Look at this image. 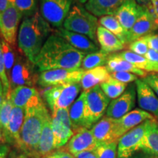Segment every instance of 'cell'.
<instances>
[{"mask_svg": "<svg viewBox=\"0 0 158 158\" xmlns=\"http://www.w3.org/2000/svg\"><path fill=\"white\" fill-rule=\"evenodd\" d=\"M86 54L73 48L62 37L52 33L43 45L35 65L40 72L56 69L77 70L81 68Z\"/></svg>", "mask_w": 158, "mask_h": 158, "instance_id": "6da1fadb", "label": "cell"}, {"mask_svg": "<svg viewBox=\"0 0 158 158\" xmlns=\"http://www.w3.org/2000/svg\"><path fill=\"white\" fill-rule=\"evenodd\" d=\"M52 31L51 25L37 12L30 17L23 18L18 33L20 52L35 64L43 45Z\"/></svg>", "mask_w": 158, "mask_h": 158, "instance_id": "7a4b0ae2", "label": "cell"}, {"mask_svg": "<svg viewBox=\"0 0 158 158\" xmlns=\"http://www.w3.org/2000/svg\"><path fill=\"white\" fill-rule=\"evenodd\" d=\"M48 115L50 114L44 102L25 109L24 120L21 131L20 151L36 158L43 124Z\"/></svg>", "mask_w": 158, "mask_h": 158, "instance_id": "3957f363", "label": "cell"}, {"mask_svg": "<svg viewBox=\"0 0 158 158\" xmlns=\"http://www.w3.org/2000/svg\"><path fill=\"white\" fill-rule=\"evenodd\" d=\"M99 21L96 16L89 13L85 7L76 4L73 5L65 19L63 28L73 32L86 35L98 43L97 31Z\"/></svg>", "mask_w": 158, "mask_h": 158, "instance_id": "277c9868", "label": "cell"}, {"mask_svg": "<svg viewBox=\"0 0 158 158\" xmlns=\"http://www.w3.org/2000/svg\"><path fill=\"white\" fill-rule=\"evenodd\" d=\"M81 89L80 83H74L52 86L45 90L43 96L51 113L60 108H70L76 101Z\"/></svg>", "mask_w": 158, "mask_h": 158, "instance_id": "5b68a950", "label": "cell"}, {"mask_svg": "<svg viewBox=\"0 0 158 158\" xmlns=\"http://www.w3.org/2000/svg\"><path fill=\"white\" fill-rule=\"evenodd\" d=\"M110 104V99L105 94L100 86L86 92L85 104V127H92L100 118Z\"/></svg>", "mask_w": 158, "mask_h": 158, "instance_id": "8992f818", "label": "cell"}, {"mask_svg": "<svg viewBox=\"0 0 158 158\" xmlns=\"http://www.w3.org/2000/svg\"><path fill=\"white\" fill-rule=\"evenodd\" d=\"M36 65L25 56L18 54L16 61L8 76L10 91L18 86L34 87L38 82L39 75L35 70Z\"/></svg>", "mask_w": 158, "mask_h": 158, "instance_id": "52a82bcc", "label": "cell"}, {"mask_svg": "<svg viewBox=\"0 0 158 158\" xmlns=\"http://www.w3.org/2000/svg\"><path fill=\"white\" fill-rule=\"evenodd\" d=\"M73 0H40V13L49 24L59 28L64 24Z\"/></svg>", "mask_w": 158, "mask_h": 158, "instance_id": "ba28073f", "label": "cell"}, {"mask_svg": "<svg viewBox=\"0 0 158 158\" xmlns=\"http://www.w3.org/2000/svg\"><path fill=\"white\" fill-rule=\"evenodd\" d=\"M51 127L54 134V149H61L74 135L69 116V108H60L52 112Z\"/></svg>", "mask_w": 158, "mask_h": 158, "instance_id": "9c48e42d", "label": "cell"}, {"mask_svg": "<svg viewBox=\"0 0 158 158\" xmlns=\"http://www.w3.org/2000/svg\"><path fill=\"white\" fill-rule=\"evenodd\" d=\"M85 70L83 69H56L40 72L37 84L41 87H52L59 85L80 83Z\"/></svg>", "mask_w": 158, "mask_h": 158, "instance_id": "30bf717a", "label": "cell"}, {"mask_svg": "<svg viewBox=\"0 0 158 158\" xmlns=\"http://www.w3.org/2000/svg\"><path fill=\"white\" fill-rule=\"evenodd\" d=\"M149 121L133 128L118 140L117 158H132L138 150H141V143Z\"/></svg>", "mask_w": 158, "mask_h": 158, "instance_id": "8fae6325", "label": "cell"}, {"mask_svg": "<svg viewBox=\"0 0 158 158\" xmlns=\"http://www.w3.org/2000/svg\"><path fill=\"white\" fill-rule=\"evenodd\" d=\"M23 15L13 5L0 12V37L8 44L15 48L20 21Z\"/></svg>", "mask_w": 158, "mask_h": 158, "instance_id": "7c38bea8", "label": "cell"}, {"mask_svg": "<svg viewBox=\"0 0 158 158\" xmlns=\"http://www.w3.org/2000/svg\"><path fill=\"white\" fill-rule=\"evenodd\" d=\"M135 86L132 84L121 96L110 102L106 110V116L118 119L131 111L135 104Z\"/></svg>", "mask_w": 158, "mask_h": 158, "instance_id": "4fadbf2b", "label": "cell"}, {"mask_svg": "<svg viewBox=\"0 0 158 158\" xmlns=\"http://www.w3.org/2000/svg\"><path fill=\"white\" fill-rule=\"evenodd\" d=\"M98 146L91 130L82 128L74 133L67 143L65 149L75 157L84 152L94 151Z\"/></svg>", "mask_w": 158, "mask_h": 158, "instance_id": "5bb4252c", "label": "cell"}, {"mask_svg": "<svg viewBox=\"0 0 158 158\" xmlns=\"http://www.w3.org/2000/svg\"><path fill=\"white\" fill-rule=\"evenodd\" d=\"M155 118H157L146 110L141 109L131 110L122 117L116 119L115 134L116 140L118 141L124 134L143 122Z\"/></svg>", "mask_w": 158, "mask_h": 158, "instance_id": "9a60e30c", "label": "cell"}, {"mask_svg": "<svg viewBox=\"0 0 158 158\" xmlns=\"http://www.w3.org/2000/svg\"><path fill=\"white\" fill-rule=\"evenodd\" d=\"M10 96L13 106L24 110L43 102L38 91L31 86H18L10 91Z\"/></svg>", "mask_w": 158, "mask_h": 158, "instance_id": "2e32d148", "label": "cell"}, {"mask_svg": "<svg viewBox=\"0 0 158 158\" xmlns=\"http://www.w3.org/2000/svg\"><path fill=\"white\" fill-rule=\"evenodd\" d=\"M52 31L53 33L62 37L77 50L86 54H91L98 51V43H94L86 35L67 30L63 27L55 28L52 29Z\"/></svg>", "mask_w": 158, "mask_h": 158, "instance_id": "e0dca14e", "label": "cell"}, {"mask_svg": "<svg viewBox=\"0 0 158 158\" xmlns=\"http://www.w3.org/2000/svg\"><path fill=\"white\" fill-rule=\"evenodd\" d=\"M144 12L143 6L140 5L135 0H127L120 6L114 15L127 32Z\"/></svg>", "mask_w": 158, "mask_h": 158, "instance_id": "ac0fdd59", "label": "cell"}, {"mask_svg": "<svg viewBox=\"0 0 158 158\" xmlns=\"http://www.w3.org/2000/svg\"><path fill=\"white\" fill-rule=\"evenodd\" d=\"M135 87L139 107L158 116V98L154 91L141 79L135 81Z\"/></svg>", "mask_w": 158, "mask_h": 158, "instance_id": "d6986e66", "label": "cell"}, {"mask_svg": "<svg viewBox=\"0 0 158 158\" xmlns=\"http://www.w3.org/2000/svg\"><path fill=\"white\" fill-rule=\"evenodd\" d=\"M98 145L118 141L116 138V119L103 116L90 130Z\"/></svg>", "mask_w": 158, "mask_h": 158, "instance_id": "ffe728a7", "label": "cell"}, {"mask_svg": "<svg viewBox=\"0 0 158 158\" xmlns=\"http://www.w3.org/2000/svg\"><path fill=\"white\" fill-rule=\"evenodd\" d=\"M25 110L19 107H13L12 110L7 134L4 141L13 144L19 149L21 144V131L24 120Z\"/></svg>", "mask_w": 158, "mask_h": 158, "instance_id": "44dd1931", "label": "cell"}, {"mask_svg": "<svg viewBox=\"0 0 158 158\" xmlns=\"http://www.w3.org/2000/svg\"><path fill=\"white\" fill-rule=\"evenodd\" d=\"M155 30V19L145 11L137 20L130 30L127 31V45H129L136 40L152 34Z\"/></svg>", "mask_w": 158, "mask_h": 158, "instance_id": "7402d4cb", "label": "cell"}, {"mask_svg": "<svg viewBox=\"0 0 158 158\" xmlns=\"http://www.w3.org/2000/svg\"><path fill=\"white\" fill-rule=\"evenodd\" d=\"M127 0H89L85 8L94 16L114 15L122 4Z\"/></svg>", "mask_w": 158, "mask_h": 158, "instance_id": "603a6c76", "label": "cell"}, {"mask_svg": "<svg viewBox=\"0 0 158 158\" xmlns=\"http://www.w3.org/2000/svg\"><path fill=\"white\" fill-rule=\"evenodd\" d=\"M97 40L102 52L108 54L123 50L126 47V45L115 35L101 26H99L98 28Z\"/></svg>", "mask_w": 158, "mask_h": 158, "instance_id": "cb8c5ba5", "label": "cell"}, {"mask_svg": "<svg viewBox=\"0 0 158 158\" xmlns=\"http://www.w3.org/2000/svg\"><path fill=\"white\" fill-rule=\"evenodd\" d=\"M54 134L51 127V116L48 115L43 124L37 147L36 158H45L54 151Z\"/></svg>", "mask_w": 158, "mask_h": 158, "instance_id": "d4e9b609", "label": "cell"}, {"mask_svg": "<svg viewBox=\"0 0 158 158\" xmlns=\"http://www.w3.org/2000/svg\"><path fill=\"white\" fill-rule=\"evenodd\" d=\"M110 73L106 67L102 66L85 71L80 84L84 92L99 86L110 78Z\"/></svg>", "mask_w": 158, "mask_h": 158, "instance_id": "484cf974", "label": "cell"}, {"mask_svg": "<svg viewBox=\"0 0 158 158\" xmlns=\"http://www.w3.org/2000/svg\"><path fill=\"white\" fill-rule=\"evenodd\" d=\"M106 68L110 73L114 72H128L143 78L149 75V73L136 68L133 64L124 60L117 54L110 55L106 63Z\"/></svg>", "mask_w": 158, "mask_h": 158, "instance_id": "4316f807", "label": "cell"}, {"mask_svg": "<svg viewBox=\"0 0 158 158\" xmlns=\"http://www.w3.org/2000/svg\"><path fill=\"white\" fill-rule=\"evenodd\" d=\"M86 92H83L69 108V116L74 133L85 127Z\"/></svg>", "mask_w": 158, "mask_h": 158, "instance_id": "83f0119b", "label": "cell"}, {"mask_svg": "<svg viewBox=\"0 0 158 158\" xmlns=\"http://www.w3.org/2000/svg\"><path fill=\"white\" fill-rule=\"evenodd\" d=\"M141 150L143 152L158 156L157 118L149 121L141 143Z\"/></svg>", "mask_w": 158, "mask_h": 158, "instance_id": "f1b7e54d", "label": "cell"}, {"mask_svg": "<svg viewBox=\"0 0 158 158\" xmlns=\"http://www.w3.org/2000/svg\"><path fill=\"white\" fill-rule=\"evenodd\" d=\"M116 54L124 60L133 64L136 68L147 73H152V74L156 75L158 73V63L150 62L143 56L135 54L130 51H125Z\"/></svg>", "mask_w": 158, "mask_h": 158, "instance_id": "f546056e", "label": "cell"}, {"mask_svg": "<svg viewBox=\"0 0 158 158\" xmlns=\"http://www.w3.org/2000/svg\"><path fill=\"white\" fill-rule=\"evenodd\" d=\"M100 26L115 35L122 43L127 45V31L115 17V15H105L99 19Z\"/></svg>", "mask_w": 158, "mask_h": 158, "instance_id": "4dcf8cb0", "label": "cell"}, {"mask_svg": "<svg viewBox=\"0 0 158 158\" xmlns=\"http://www.w3.org/2000/svg\"><path fill=\"white\" fill-rule=\"evenodd\" d=\"M102 92L109 99H116L125 92L127 84L118 81L110 77L108 81L100 85Z\"/></svg>", "mask_w": 158, "mask_h": 158, "instance_id": "1f68e13d", "label": "cell"}, {"mask_svg": "<svg viewBox=\"0 0 158 158\" xmlns=\"http://www.w3.org/2000/svg\"><path fill=\"white\" fill-rule=\"evenodd\" d=\"M109 56V54L102 52L101 51L86 54L83 59L81 68L86 71L98 67L104 66L107 63Z\"/></svg>", "mask_w": 158, "mask_h": 158, "instance_id": "d6a6232c", "label": "cell"}, {"mask_svg": "<svg viewBox=\"0 0 158 158\" xmlns=\"http://www.w3.org/2000/svg\"><path fill=\"white\" fill-rule=\"evenodd\" d=\"M10 93V92L7 93L2 104L0 106V131L2 134L3 138L7 134L10 117L12 110L14 107L12 103Z\"/></svg>", "mask_w": 158, "mask_h": 158, "instance_id": "836d02e7", "label": "cell"}, {"mask_svg": "<svg viewBox=\"0 0 158 158\" xmlns=\"http://www.w3.org/2000/svg\"><path fill=\"white\" fill-rule=\"evenodd\" d=\"M0 45H1L2 53L6 73H7V77H8L12 69L14 66L15 61H16L18 54H16L15 48L8 44L1 37H0Z\"/></svg>", "mask_w": 158, "mask_h": 158, "instance_id": "e575fe53", "label": "cell"}, {"mask_svg": "<svg viewBox=\"0 0 158 158\" xmlns=\"http://www.w3.org/2000/svg\"><path fill=\"white\" fill-rule=\"evenodd\" d=\"M14 5L23 17H30L38 12V0H14Z\"/></svg>", "mask_w": 158, "mask_h": 158, "instance_id": "d590c367", "label": "cell"}, {"mask_svg": "<svg viewBox=\"0 0 158 158\" xmlns=\"http://www.w3.org/2000/svg\"><path fill=\"white\" fill-rule=\"evenodd\" d=\"M117 149L118 141H114L100 144L94 152L97 158H117Z\"/></svg>", "mask_w": 158, "mask_h": 158, "instance_id": "8d00e7d4", "label": "cell"}, {"mask_svg": "<svg viewBox=\"0 0 158 158\" xmlns=\"http://www.w3.org/2000/svg\"><path fill=\"white\" fill-rule=\"evenodd\" d=\"M128 48L132 52L143 56H145V55L147 54L149 49L147 42L144 39V37H141V38H139L133 41V42L130 43L128 45Z\"/></svg>", "mask_w": 158, "mask_h": 158, "instance_id": "74e56055", "label": "cell"}, {"mask_svg": "<svg viewBox=\"0 0 158 158\" xmlns=\"http://www.w3.org/2000/svg\"><path fill=\"white\" fill-rule=\"evenodd\" d=\"M0 80H1L2 83L5 95H7V93L10 92V87L9 79L8 77H7V73H6L5 63H4L2 53L1 49V45H0Z\"/></svg>", "mask_w": 158, "mask_h": 158, "instance_id": "f35d334b", "label": "cell"}, {"mask_svg": "<svg viewBox=\"0 0 158 158\" xmlns=\"http://www.w3.org/2000/svg\"><path fill=\"white\" fill-rule=\"evenodd\" d=\"M112 78L118 81L124 83V84H129V83L138 80V76L136 75L128 72H114L110 73Z\"/></svg>", "mask_w": 158, "mask_h": 158, "instance_id": "ab89813d", "label": "cell"}, {"mask_svg": "<svg viewBox=\"0 0 158 158\" xmlns=\"http://www.w3.org/2000/svg\"><path fill=\"white\" fill-rule=\"evenodd\" d=\"M146 84L150 86V88L154 91V92L158 97V76L155 74L149 75L147 77L142 79Z\"/></svg>", "mask_w": 158, "mask_h": 158, "instance_id": "60d3db41", "label": "cell"}, {"mask_svg": "<svg viewBox=\"0 0 158 158\" xmlns=\"http://www.w3.org/2000/svg\"><path fill=\"white\" fill-rule=\"evenodd\" d=\"M143 37L147 42L149 48L158 51V34H150Z\"/></svg>", "mask_w": 158, "mask_h": 158, "instance_id": "b9f144b4", "label": "cell"}, {"mask_svg": "<svg viewBox=\"0 0 158 158\" xmlns=\"http://www.w3.org/2000/svg\"><path fill=\"white\" fill-rule=\"evenodd\" d=\"M45 158H76L66 150L59 149L56 152H53Z\"/></svg>", "mask_w": 158, "mask_h": 158, "instance_id": "7bdbcfd3", "label": "cell"}, {"mask_svg": "<svg viewBox=\"0 0 158 158\" xmlns=\"http://www.w3.org/2000/svg\"><path fill=\"white\" fill-rule=\"evenodd\" d=\"M145 58H147L150 62L158 63V51L149 48L147 54L145 55Z\"/></svg>", "mask_w": 158, "mask_h": 158, "instance_id": "ee69618b", "label": "cell"}, {"mask_svg": "<svg viewBox=\"0 0 158 158\" xmlns=\"http://www.w3.org/2000/svg\"><path fill=\"white\" fill-rule=\"evenodd\" d=\"M10 147L4 143H0V158H7Z\"/></svg>", "mask_w": 158, "mask_h": 158, "instance_id": "f6af8a7d", "label": "cell"}, {"mask_svg": "<svg viewBox=\"0 0 158 158\" xmlns=\"http://www.w3.org/2000/svg\"><path fill=\"white\" fill-rule=\"evenodd\" d=\"M76 158H97V156L94 151L91 152H84L78 154V155L75 156Z\"/></svg>", "mask_w": 158, "mask_h": 158, "instance_id": "bcb514c9", "label": "cell"}, {"mask_svg": "<svg viewBox=\"0 0 158 158\" xmlns=\"http://www.w3.org/2000/svg\"><path fill=\"white\" fill-rule=\"evenodd\" d=\"M14 4V0H0V12H2L9 6Z\"/></svg>", "mask_w": 158, "mask_h": 158, "instance_id": "7dc6e473", "label": "cell"}, {"mask_svg": "<svg viewBox=\"0 0 158 158\" xmlns=\"http://www.w3.org/2000/svg\"><path fill=\"white\" fill-rule=\"evenodd\" d=\"M9 158H33L23 152H13L12 153Z\"/></svg>", "mask_w": 158, "mask_h": 158, "instance_id": "c3c4849f", "label": "cell"}, {"mask_svg": "<svg viewBox=\"0 0 158 158\" xmlns=\"http://www.w3.org/2000/svg\"><path fill=\"white\" fill-rule=\"evenodd\" d=\"M132 158H158V156L150 155V154H147L145 152H142L137 154L136 155H134Z\"/></svg>", "mask_w": 158, "mask_h": 158, "instance_id": "681fc988", "label": "cell"}, {"mask_svg": "<svg viewBox=\"0 0 158 158\" xmlns=\"http://www.w3.org/2000/svg\"><path fill=\"white\" fill-rule=\"evenodd\" d=\"M6 98V95L5 94V91H4V87L2 83L1 80H0V106L2 104V102L5 100V99Z\"/></svg>", "mask_w": 158, "mask_h": 158, "instance_id": "f907efd6", "label": "cell"}, {"mask_svg": "<svg viewBox=\"0 0 158 158\" xmlns=\"http://www.w3.org/2000/svg\"><path fill=\"white\" fill-rule=\"evenodd\" d=\"M151 3L155 9L156 15L158 17V0H151Z\"/></svg>", "mask_w": 158, "mask_h": 158, "instance_id": "816d5d0a", "label": "cell"}, {"mask_svg": "<svg viewBox=\"0 0 158 158\" xmlns=\"http://www.w3.org/2000/svg\"><path fill=\"white\" fill-rule=\"evenodd\" d=\"M135 1L141 6H145L149 2V0H135Z\"/></svg>", "mask_w": 158, "mask_h": 158, "instance_id": "f5cc1de1", "label": "cell"}, {"mask_svg": "<svg viewBox=\"0 0 158 158\" xmlns=\"http://www.w3.org/2000/svg\"><path fill=\"white\" fill-rule=\"evenodd\" d=\"M76 2V3H78V5H82V4H86L89 0H73Z\"/></svg>", "mask_w": 158, "mask_h": 158, "instance_id": "db71d44e", "label": "cell"}, {"mask_svg": "<svg viewBox=\"0 0 158 158\" xmlns=\"http://www.w3.org/2000/svg\"><path fill=\"white\" fill-rule=\"evenodd\" d=\"M155 25L156 29H158V17H157L155 19Z\"/></svg>", "mask_w": 158, "mask_h": 158, "instance_id": "11a10c76", "label": "cell"}, {"mask_svg": "<svg viewBox=\"0 0 158 158\" xmlns=\"http://www.w3.org/2000/svg\"><path fill=\"white\" fill-rule=\"evenodd\" d=\"M4 141V138H3V136H2V134L1 131H0V142L3 141Z\"/></svg>", "mask_w": 158, "mask_h": 158, "instance_id": "9f6ffc18", "label": "cell"}, {"mask_svg": "<svg viewBox=\"0 0 158 158\" xmlns=\"http://www.w3.org/2000/svg\"><path fill=\"white\" fill-rule=\"evenodd\" d=\"M157 123H158V120H157Z\"/></svg>", "mask_w": 158, "mask_h": 158, "instance_id": "6f0895ef", "label": "cell"}, {"mask_svg": "<svg viewBox=\"0 0 158 158\" xmlns=\"http://www.w3.org/2000/svg\"><path fill=\"white\" fill-rule=\"evenodd\" d=\"M157 76H158V75H157Z\"/></svg>", "mask_w": 158, "mask_h": 158, "instance_id": "680465c9", "label": "cell"}]
</instances>
